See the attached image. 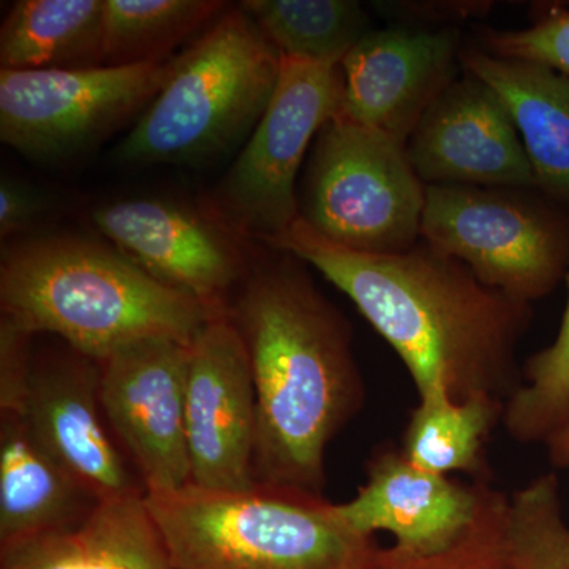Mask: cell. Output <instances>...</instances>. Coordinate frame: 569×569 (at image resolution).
<instances>
[{
    "label": "cell",
    "instance_id": "obj_1",
    "mask_svg": "<svg viewBox=\"0 0 569 569\" xmlns=\"http://www.w3.org/2000/svg\"><path fill=\"white\" fill-rule=\"evenodd\" d=\"M312 266L353 301L399 355L419 397L490 396L508 402L522 387L518 346L531 305L479 282L456 258L425 241L403 253H366L329 241L298 217L263 242Z\"/></svg>",
    "mask_w": 569,
    "mask_h": 569
},
{
    "label": "cell",
    "instance_id": "obj_2",
    "mask_svg": "<svg viewBox=\"0 0 569 569\" xmlns=\"http://www.w3.org/2000/svg\"><path fill=\"white\" fill-rule=\"evenodd\" d=\"M271 250L227 310L257 396L254 481L323 496L326 448L362 407L365 383L346 318L305 261Z\"/></svg>",
    "mask_w": 569,
    "mask_h": 569
},
{
    "label": "cell",
    "instance_id": "obj_3",
    "mask_svg": "<svg viewBox=\"0 0 569 569\" xmlns=\"http://www.w3.org/2000/svg\"><path fill=\"white\" fill-rule=\"evenodd\" d=\"M0 306L22 331L50 332L100 362L146 339L192 346L213 316L192 296L153 279L111 249L77 236H41L3 247Z\"/></svg>",
    "mask_w": 569,
    "mask_h": 569
},
{
    "label": "cell",
    "instance_id": "obj_4",
    "mask_svg": "<svg viewBox=\"0 0 569 569\" xmlns=\"http://www.w3.org/2000/svg\"><path fill=\"white\" fill-rule=\"evenodd\" d=\"M144 500L173 569H377L383 549L302 490L187 485Z\"/></svg>",
    "mask_w": 569,
    "mask_h": 569
},
{
    "label": "cell",
    "instance_id": "obj_5",
    "mask_svg": "<svg viewBox=\"0 0 569 569\" xmlns=\"http://www.w3.org/2000/svg\"><path fill=\"white\" fill-rule=\"evenodd\" d=\"M282 54L241 7H228L176 56L173 71L118 159L132 164L211 163L246 144L274 96Z\"/></svg>",
    "mask_w": 569,
    "mask_h": 569
},
{
    "label": "cell",
    "instance_id": "obj_6",
    "mask_svg": "<svg viewBox=\"0 0 569 569\" xmlns=\"http://www.w3.org/2000/svg\"><path fill=\"white\" fill-rule=\"evenodd\" d=\"M425 203L406 142L342 112L318 132L299 217L329 241L358 252H407L421 239Z\"/></svg>",
    "mask_w": 569,
    "mask_h": 569
},
{
    "label": "cell",
    "instance_id": "obj_7",
    "mask_svg": "<svg viewBox=\"0 0 569 569\" xmlns=\"http://www.w3.org/2000/svg\"><path fill=\"white\" fill-rule=\"evenodd\" d=\"M421 241L527 305L552 293L568 274L569 213L527 190L426 187Z\"/></svg>",
    "mask_w": 569,
    "mask_h": 569
},
{
    "label": "cell",
    "instance_id": "obj_8",
    "mask_svg": "<svg viewBox=\"0 0 569 569\" xmlns=\"http://www.w3.org/2000/svg\"><path fill=\"white\" fill-rule=\"evenodd\" d=\"M342 63L283 58L279 82L217 192V211L234 233L263 242L299 217L296 179L318 132L343 111Z\"/></svg>",
    "mask_w": 569,
    "mask_h": 569
},
{
    "label": "cell",
    "instance_id": "obj_9",
    "mask_svg": "<svg viewBox=\"0 0 569 569\" xmlns=\"http://www.w3.org/2000/svg\"><path fill=\"white\" fill-rule=\"evenodd\" d=\"M174 58L144 66L0 70V138L32 160L69 159L151 104Z\"/></svg>",
    "mask_w": 569,
    "mask_h": 569
},
{
    "label": "cell",
    "instance_id": "obj_10",
    "mask_svg": "<svg viewBox=\"0 0 569 569\" xmlns=\"http://www.w3.org/2000/svg\"><path fill=\"white\" fill-rule=\"evenodd\" d=\"M189 362L190 346L171 339L138 340L99 362L100 406L144 493L190 485Z\"/></svg>",
    "mask_w": 569,
    "mask_h": 569
},
{
    "label": "cell",
    "instance_id": "obj_11",
    "mask_svg": "<svg viewBox=\"0 0 569 569\" xmlns=\"http://www.w3.org/2000/svg\"><path fill=\"white\" fill-rule=\"evenodd\" d=\"M257 426V396L242 337L228 316L212 318L190 346V485L213 492L253 489Z\"/></svg>",
    "mask_w": 569,
    "mask_h": 569
},
{
    "label": "cell",
    "instance_id": "obj_12",
    "mask_svg": "<svg viewBox=\"0 0 569 569\" xmlns=\"http://www.w3.org/2000/svg\"><path fill=\"white\" fill-rule=\"evenodd\" d=\"M92 220L142 271L192 296L213 316H227L228 298L246 276L244 253L227 224L156 198L104 204Z\"/></svg>",
    "mask_w": 569,
    "mask_h": 569
},
{
    "label": "cell",
    "instance_id": "obj_13",
    "mask_svg": "<svg viewBox=\"0 0 569 569\" xmlns=\"http://www.w3.org/2000/svg\"><path fill=\"white\" fill-rule=\"evenodd\" d=\"M406 148L426 187H538L507 107L493 89L470 73L438 97Z\"/></svg>",
    "mask_w": 569,
    "mask_h": 569
},
{
    "label": "cell",
    "instance_id": "obj_14",
    "mask_svg": "<svg viewBox=\"0 0 569 569\" xmlns=\"http://www.w3.org/2000/svg\"><path fill=\"white\" fill-rule=\"evenodd\" d=\"M456 31H370L342 61L343 111L351 121L406 142L447 91L460 62Z\"/></svg>",
    "mask_w": 569,
    "mask_h": 569
},
{
    "label": "cell",
    "instance_id": "obj_15",
    "mask_svg": "<svg viewBox=\"0 0 569 569\" xmlns=\"http://www.w3.org/2000/svg\"><path fill=\"white\" fill-rule=\"evenodd\" d=\"M488 486H466L410 462L400 449L378 451L367 481L353 500L336 505L340 518L359 533L388 531L399 552L413 557L443 552L475 526Z\"/></svg>",
    "mask_w": 569,
    "mask_h": 569
},
{
    "label": "cell",
    "instance_id": "obj_16",
    "mask_svg": "<svg viewBox=\"0 0 569 569\" xmlns=\"http://www.w3.org/2000/svg\"><path fill=\"white\" fill-rule=\"evenodd\" d=\"M99 362L73 355L32 365L24 421L41 447L97 501L144 493L100 417Z\"/></svg>",
    "mask_w": 569,
    "mask_h": 569
},
{
    "label": "cell",
    "instance_id": "obj_17",
    "mask_svg": "<svg viewBox=\"0 0 569 569\" xmlns=\"http://www.w3.org/2000/svg\"><path fill=\"white\" fill-rule=\"evenodd\" d=\"M0 569H173L144 493L99 501L67 529L0 549Z\"/></svg>",
    "mask_w": 569,
    "mask_h": 569
},
{
    "label": "cell",
    "instance_id": "obj_18",
    "mask_svg": "<svg viewBox=\"0 0 569 569\" xmlns=\"http://www.w3.org/2000/svg\"><path fill=\"white\" fill-rule=\"evenodd\" d=\"M460 63L507 107L538 189L569 206V78L539 63L497 58L482 48L460 52Z\"/></svg>",
    "mask_w": 569,
    "mask_h": 569
},
{
    "label": "cell",
    "instance_id": "obj_19",
    "mask_svg": "<svg viewBox=\"0 0 569 569\" xmlns=\"http://www.w3.org/2000/svg\"><path fill=\"white\" fill-rule=\"evenodd\" d=\"M99 501L67 473L22 417L0 429V549L67 529Z\"/></svg>",
    "mask_w": 569,
    "mask_h": 569
},
{
    "label": "cell",
    "instance_id": "obj_20",
    "mask_svg": "<svg viewBox=\"0 0 569 569\" xmlns=\"http://www.w3.org/2000/svg\"><path fill=\"white\" fill-rule=\"evenodd\" d=\"M104 0H21L0 29L6 70L103 66Z\"/></svg>",
    "mask_w": 569,
    "mask_h": 569
},
{
    "label": "cell",
    "instance_id": "obj_21",
    "mask_svg": "<svg viewBox=\"0 0 569 569\" xmlns=\"http://www.w3.org/2000/svg\"><path fill=\"white\" fill-rule=\"evenodd\" d=\"M507 402L490 396L455 400L447 391L419 397L411 411L400 451L413 466L430 473L479 475L486 470L485 445Z\"/></svg>",
    "mask_w": 569,
    "mask_h": 569
},
{
    "label": "cell",
    "instance_id": "obj_22",
    "mask_svg": "<svg viewBox=\"0 0 569 569\" xmlns=\"http://www.w3.org/2000/svg\"><path fill=\"white\" fill-rule=\"evenodd\" d=\"M228 3L220 0H104L103 66H144L170 59L206 31Z\"/></svg>",
    "mask_w": 569,
    "mask_h": 569
},
{
    "label": "cell",
    "instance_id": "obj_23",
    "mask_svg": "<svg viewBox=\"0 0 569 569\" xmlns=\"http://www.w3.org/2000/svg\"><path fill=\"white\" fill-rule=\"evenodd\" d=\"M241 9L283 58L342 63L369 33V17L353 0H247Z\"/></svg>",
    "mask_w": 569,
    "mask_h": 569
},
{
    "label": "cell",
    "instance_id": "obj_24",
    "mask_svg": "<svg viewBox=\"0 0 569 569\" xmlns=\"http://www.w3.org/2000/svg\"><path fill=\"white\" fill-rule=\"evenodd\" d=\"M501 541L509 569H569V527L556 475H541L505 500Z\"/></svg>",
    "mask_w": 569,
    "mask_h": 569
},
{
    "label": "cell",
    "instance_id": "obj_25",
    "mask_svg": "<svg viewBox=\"0 0 569 569\" xmlns=\"http://www.w3.org/2000/svg\"><path fill=\"white\" fill-rule=\"evenodd\" d=\"M568 302L552 346L530 356L522 387L505 406L503 425L520 443H548L569 426V269Z\"/></svg>",
    "mask_w": 569,
    "mask_h": 569
},
{
    "label": "cell",
    "instance_id": "obj_26",
    "mask_svg": "<svg viewBox=\"0 0 569 569\" xmlns=\"http://www.w3.org/2000/svg\"><path fill=\"white\" fill-rule=\"evenodd\" d=\"M507 497L488 489L475 526L452 548L427 557L381 549L377 569H509L501 541V518Z\"/></svg>",
    "mask_w": 569,
    "mask_h": 569
},
{
    "label": "cell",
    "instance_id": "obj_27",
    "mask_svg": "<svg viewBox=\"0 0 569 569\" xmlns=\"http://www.w3.org/2000/svg\"><path fill=\"white\" fill-rule=\"evenodd\" d=\"M482 44L497 58L539 63L569 78V11H550L530 28L516 31L488 29Z\"/></svg>",
    "mask_w": 569,
    "mask_h": 569
},
{
    "label": "cell",
    "instance_id": "obj_28",
    "mask_svg": "<svg viewBox=\"0 0 569 569\" xmlns=\"http://www.w3.org/2000/svg\"><path fill=\"white\" fill-rule=\"evenodd\" d=\"M32 336L3 318L0 321V413L22 417L31 383L32 358L29 342Z\"/></svg>",
    "mask_w": 569,
    "mask_h": 569
},
{
    "label": "cell",
    "instance_id": "obj_29",
    "mask_svg": "<svg viewBox=\"0 0 569 569\" xmlns=\"http://www.w3.org/2000/svg\"><path fill=\"white\" fill-rule=\"evenodd\" d=\"M47 194L31 183L2 174L0 179V238H13L32 228L50 211Z\"/></svg>",
    "mask_w": 569,
    "mask_h": 569
},
{
    "label": "cell",
    "instance_id": "obj_30",
    "mask_svg": "<svg viewBox=\"0 0 569 569\" xmlns=\"http://www.w3.org/2000/svg\"><path fill=\"white\" fill-rule=\"evenodd\" d=\"M549 459L556 468H569V426L548 441Z\"/></svg>",
    "mask_w": 569,
    "mask_h": 569
}]
</instances>
